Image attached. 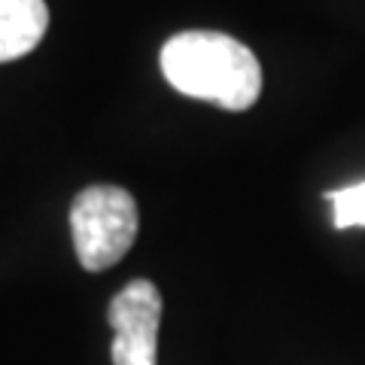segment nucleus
Returning a JSON list of instances; mask_svg holds the SVG:
<instances>
[{"label":"nucleus","instance_id":"obj_4","mask_svg":"<svg viewBox=\"0 0 365 365\" xmlns=\"http://www.w3.org/2000/svg\"><path fill=\"white\" fill-rule=\"evenodd\" d=\"M49 28L46 0H0V64L34 52Z\"/></svg>","mask_w":365,"mask_h":365},{"label":"nucleus","instance_id":"obj_1","mask_svg":"<svg viewBox=\"0 0 365 365\" xmlns=\"http://www.w3.org/2000/svg\"><path fill=\"white\" fill-rule=\"evenodd\" d=\"M162 73L180 95L244 113L259 101L262 67L250 46L220 31H182L162 46Z\"/></svg>","mask_w":365,"mask_h":365},{"label":"nucleus","instance_id":"obj_5","mask_svg":"<svg viewBox=\"0 0 365 365\" xmlns=\"http://www.w3.org/2000/svg\"><path fill=\"white\" fill-rule=\"evenodd\" d=\"M335 204V228H356L365 225V182H356V186L338 189L326 195Z\"/></svg>","mask_w":365,"mask_h":365},{"label":"nucleus","instance_id":"obj_3","mask_svg":"<svg viewBox=\"0 0 365 365\" xmlns=\"http://www.w3.org/2000/svg\"><path fill=\"white\" fill-rule=\"evenodd\" d=\"M113 365H158L162 292L150 280H131L110 302Z\"/></svg>","mask_w":365,"mask_h":365},{"label":"nucleus","instance_id":"obj_2","mask_svg":"<svg viewBox=\"0 0 365 365\" xmlns=\"http://www.w3.org/2000/svg\"><path fill=\"white\" fill-rule=\"evenodd\" d=\"M137 201L122 186H88L71 204L76 259L86 271H107L137 237Z\"/></svg>","mask_w":365,"mask_h":365}]
</instances>
